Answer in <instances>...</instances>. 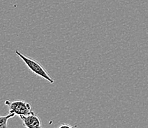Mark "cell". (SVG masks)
I'll return each mask as SVG.
<instances>
[{"mask_svg": "<svg viewBox=\"0 0 148 128\" xmlns=\"http://www.w3.org/2000/svg\"><path fill=\"white\" fill-rule=\"evenodd\" d=\"M16 54L18 55V57L21 59V60L24 61V63L27 66L28 68H29L30 71H32L34 74L38 75L41 77L44 78V79L47 80L49 83L51 84H53L55 83V80L49 76V75L48 74V72L47 71V70L43 67L42 65H41L37 60H33V59L30 58V57H28L25 55H24L23 54H21V52H18V50L16 51Z\"/></svg>", "mask_w": 148, "mask_h": 128, "instance_id": "1", "label": "cell"}, {"mask_svg": "<svg viewBox=\"0 0 148 128\" xmlns=\"http://www.w3.org/2000/svg\"><path fill=\"white\" fill-rule=\"evenodd\" d=\"M5 105L9 107L10 113H13L16 115L20 116H28L30 114H35L32 110V107L29 103L26 101L18 100V101H10L6 100Z\"/></svg>", "mask_w": 148, "mask_h": 128, "instance_id": "2", "label": "cell"}, {"mask_svg": "<svg viewBox=\"0 0 148 128\" xmlns=\"http://www.w3.org/2000/svg\"><path fill=\"white\" fill-rule=\"evenodd\" d=\"M23 125L26 128H43L41 119L36 114L28 116H20Z\"/></svg>", "mask_w": 148, "mask_h": 128, "instance_id": "3", "label": "cell"}, {"mask_svg": "<svg viewBox=\"0 0 148 128\" xmlns=\"http://www.w3.org/2000/svg\"><path fill=\"white\" fill-rule=\"evenodd\" d=\"M16 114L13 113H9L8 115L2 116L0 117V128H8V122L10 118L15 116Z\"/></svg>", "mask_w": 148, "mask_h": 128, "instance_id": "4", "label": "cell"}, {"mask_svg": "<svg viewBox=\"0 0 148 128\" xmlns=\"http://www.w3.org/2000/svg\"><path fill=\"white\" fill-rule=\"evenodd\" d=\"M58 128H75V126H72L68 124H62Z\"/></svg>", "mask_w": 148, "mask_h": 128, "instance_id": "5", "label": "cell"}]
</instances>
